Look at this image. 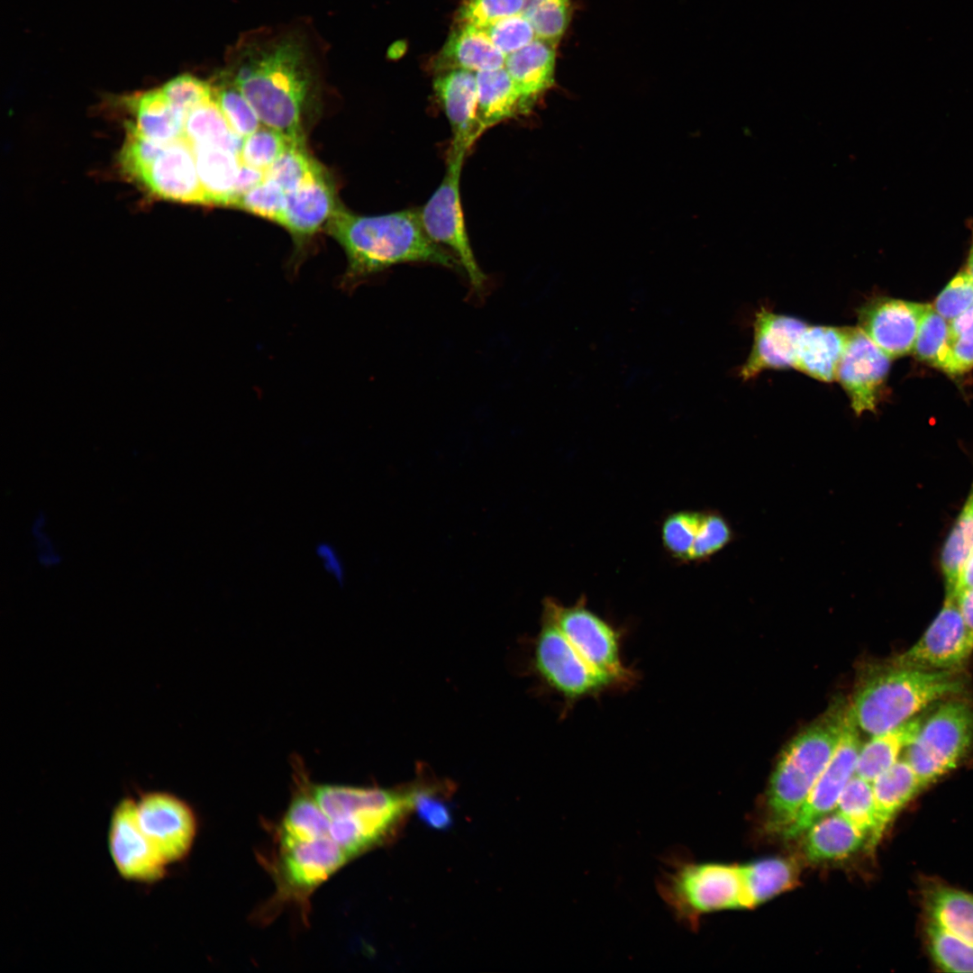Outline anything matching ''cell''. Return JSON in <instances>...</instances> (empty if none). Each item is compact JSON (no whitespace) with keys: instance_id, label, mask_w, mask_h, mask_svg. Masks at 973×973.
Returning a JSON list of instances; mask_svg holds the SVG:
<instances>
[{"instance_id":"obj_25","label":"cell","mask_w":973,"mask_h":973,"mask_svg":"<svg viewBox=\"0 0 973 973\" xmlns=\"http://www.w3.org/2000/svg\"><path fill=\"white\" fill-rule=\"evenodd\" d=\"M851 327L808 325L798 345L795 368L824 383L835 381Z\"/></svg>"},{"instance_id":"obj_57","label":"cell","mask_w":973,"mask_h":973,"mask_svg":"<svg viewBox=\"0 0 973 973\" xmlns=\"http://www.w3.org/2000/svg\"><path fill=\"white\" fill-rule=\"evenodd\" d=\"M968 588H973V551L964 563L958 577L955 588L951 594H956Z\"/></svg>"},{"instance_id":"obj_46","label":"cell","mask_w":973,"mask_h":973,"mask_svg":"<svg viewBox=\"0 0 973 973\" xmlns=\"http://www.w3.org/2000/svg\"><path fill=\"white\" fill-rule=\"evenodd\" d=\"M950 357L945 372L962 374L973 367V305L949 323Z\"/></svg>"},{"instance_id":"obj_42","label":"cell","mask_w":973,"mask_h":973,"mask_svg":"<svg viewBox=\"0 0 973 973\" xmlns=\"http://www.w3.org/2000/svg\"><path fill=\"white\" fill-rule=\"evenodd\" d=\"M294 142L296 141L279 131L263 124L243 138L239 159L241 164L267 172L275 160Z\"/></svg>"},{"instance_id":"obj_47","label":"cell","mask_w":973,"mask_h":973,"mask_svg":"<svg viewBox=\"0 0 973 973\" xmlns=\"http://www.w3.org/2000/svg\"><path fill=\"white\" fill-rule=\"evenodd\" d=\"M524 0H460L458 24L484 29L487 25L522 13Z\"/></svg>"},{"instance_id":"obj_30","label":"cell","mask_w":973,"mask_h":973,"mask_svg":"<svg viewBox=\"0 0 973 973\" xmlns=\"http://www.w3.org/2000/svg\"><path fill=\"white\" fill-rule=\"evenodd\" d=\"M923 718L916 715L893 729L872 735L860 747L855 774L872 783L899 759L901 752L918 732Z\"/></svg>"},{"instance_id":"obj_38","label":"cell","mask_w":973,"mask_h":973,"mask_svg":"<svg viewBox=\"0 0 973 973\" xmlns=\"http://www.w3.org/2000/svg\"><path fill=\"white\" fill-rule=\"evenodd\" d=\"M213 97L231 128L242 138L260 126V120L226 70L220 73L212 85Z\"/></svg>"},{"instance_id":"obj_31","label":"cell","mask_w":973,"mask_h":973,"mask_svg":"<svg viewBox=\"0 0 973 973\" xmlns=\"http://www.w3.org/2000/svg\"><path fill=\"white\" fill-rule=\"evenodd\" d=\"M134 124L146 137L170 142L183 136L186 115L168 101L161 88L149 90L128 100Z\"/></svg>"},{"instance_id":"obj_6","label":"cell","mask_w":973,"mask_h":973,"mask_svg":"<svg viewBox=\"0 0 973 973\" xmlns=\"http://www.w3.org/2000/svg\"><path fill=\"white\" fill-rule=\"evenodd\" d=\"M972 745L973 706L950 697L924 716L904 759L924 787L955 768Z\"/></svg>"},{"instance_id":"obj_54","label":"cell","mask_w":973,"mask_h":973,"mask_svg":"<svg viewBox=\"0 0 973 973\" xmlns=\"http://www.w3.org/2000/svg\"><path fill=\"white\" fill-rule=\"evenodd\" d=\"M314 552L324 572L338 584H343L345 566L335 546L328 541H322L316 545Z\"/></svg>"},{"instance_id":"obj_4","label":"cell","mask_w":973,"mask_h":973,"mask_svg":"<svg viewBox=\"0 0 973 973\" xmlns=\"http://www.w3.org/2000/svg\"><path fill=\"white\" fill-rule=\"evenodd\" d=\"M849 708L835 705L820 721L796 735L783 750L771 776L768 826L781 832L794 819L841 739Z\"/></svg>"},{"instance_id":"obj_39","label":"cell","mask_w":973,"mask_h":973,"mask_svg":"<svg viewBox=\"0 0 973 973\" xmlns=\"http://www.w3.org/2000/svg\"><path fill=\"white\" fill-rule=\"evenodd\" d=\"M914 356L945 370L950 357L949 322L928 304L914 345Z\"/></svg>"},{"instance_id":"obj_48","label":"cell","mask_w":973,"mask_h":973,"mask_svg":"<svg viewBox=\"0 0 973 973\" xmlns=\"http://www.w3.org/2000/svg\"><path fill=\"white\" fill-rule=\"evenodd\" d=\"M483 30L505 56L523 49L537 38L533 26L522 13L500 19Z\"/></svg>"},{"instance_id":"obj_29","label":"cell","mask_w":973,"mask_h":973,"mask_svg":"<svg viewBox=\"0 0 973 973\" xmlns=\"http://www.w3.org/2000/svg\"><path fill=\"white\" fill-rule=\"evenodd\" d=\"M742 908H751L791 888L798 878L796 864L789 859L768 858L740 866Z\"/></svg>"},{"instance_id":"obj_1","label":"cell","mask_w":973,"mask_h":973,"mask_svg":"<svg viewBox=\"0 0 973 973\" xmlns=\"http://www.w3.org/2000/svg\"><path fill=\"white\" fill-rule=\"evenodd\" d=\"M313 58L298 33L253 32L231 50L225 70L262 124L305 143L304 115L315 83Z\"/></svg>"},{"instance_id":"obj_49","label":"cell","mask_w":973,"mask_h":973,"mask_svg":"<svg viewBox=\"0 0 973 973\" xmlns=\"http://www.w3.org/2000/svg\"><path fill=\"white\" fill-rule=\"evenodd\" d=\"M160 88L173 106L185 115L199 105L213 99L212 85L190 74L179 75Z\"/></svg>"},{"instance_id":"obj_8","label":"cell","mask_w":973,"mask_h":973,"mask_svg":"<svg viewBox=\"0 0 973 973\" xmlns=\"http://www.w3.org/2000/svg\"><path fill=\"white\" fill-rule=\"evenodd\" d=\"M542 613L591 666L614 680L623 690L636 683L639 677L635 669L623 659L622 631L588 609L585 598L568 606L547 598Z\"/></svg>"},{"instance_id":"obj_35","label":"cell","mask_w":973,"mask_h":973,"mask_svg":"<svg viewBox=\"0 0 973 973\" xmlns=\"http://www.w3.org/2000/svg\"><path fill=\"white\" fill-rule=\"evenodd\" d=\"M972 551L973 482L966 502L946 538L941 554V567L946 594L953 592L959 572Z\"/></svg>"},{"instance_id":"obj_7","label":"cell","mask_w":973,"mask_h":973,"mask_svg":"<svg viewBox=\"0 0 973 973\" xmlns=\"http://www.w3.org/2000/svg\"><path fill=\"white\" fill-rule=\"evenodd\" d=\"M532 666L541 682L563 699L566 709L582 699L622 690L614 680L591 666L543 613L533 642Z\"/></svg>"},{"instance_id":"obj_23","label":"cell","mask_w":973,"mask_h":973,"mask_svg":"<svg viewBox=\"0 0 973 973\" xmlns=\"http://www.w3.org/2000/svg\"><path fill=\"white\" fill-rule=\"evenodd\" d=\"M556 45L536 38L527 46L506 56L505 68L529 112L534 102L555 79Z\"/></svg>"},{"instance_id":"obj_44","label":"cell","mask_w":973,"mask_h":973,"mask_svg":"<svg viewBox=\"0 0 973 973\" xmlns=\"http://www.w3.org/2000/svg\"><path fill=\"white\" fill-rule=\"evenodd\" d=\"M703 513L679 511L667 516L661 527L663 547L675 559L688 562Z\"/></svg>"},{"instance_id":"obj_58","label":"cell","mask_w":973,"mask_h":973,"mask_svg":"<svg viewBox=\"0 0 973 973\" xmlns=\"http://www.w3.org/2000/svg\"><path fill=\"white\" fill-rule=\"evenodd\" d=\"M970 231H971V241H970V247H969L968 259H967V266H966L965 269L967 270V272L969 274V276L971 277V278L973 280V224H971Z\"/></svg>"},{"instance_id":"obj_19","label":"cell","mask_w":973,"mask_h":973,"mask_svg":"<svg viewBox=\"0 0 973 973\" xmlns=\"http://www.w3.org/2000/svg\"><path fill=\"white\" fill-rule=\"evenodd\" d=\"M411 787L403 791L341 785H313L312 793L331 821L350 815L399 819L410 807Z\"/></svg>"},{"instance_id":"obj_53","label":"cell","mask_w":973,"mask_h":973,"mask_svg":"<svg viewBox=\"0 0 973 973\" xmlns=\"http://www.w3.org/2000/svg\"><path fill=\"white\" fill-rule=\"evenodd\" d=\"M47 527L48 517L44 512L40 511L32 520L30 533L38 564L44 568H53L61 563L62 555Z\"/></svg>"},{"instance_id":"obj_28","label":"cell","mask_w":973,"mask_h":973,"mask_svg":"<svg viewBox=\"0 0 973 973\" xmlns=\"http://www.w3.org/2000/svg\"><path fill=\"white\" fill-rule=\"evenodd\" d=\"M191 145L208 205L229 207L241 164L239 155L219 146Z\"/></svg>"},{"instance_id":"obj_33","label":"cell","mask_w":973,"mask_h":973,"mask_svg":"<svg viewBox=\"0 0 973 973\" xmlns=\"http://www.w3.org/2000/svg\"><path fill=\"white\" fill-rule=\"evenodd\" d=\"M928 923L973 943V894L948 887L930 890L925 900Z\"/></svg>"},{"instance_id":"obj_22","label":"cell","mask_w":973,"mask_h":973,"mask_svg":"<svg viewBox=\"0 0 973 973\" xmlns=\"http://www.w3.org/2000/svg\"><path fill=\"white\" fill-rule=\"evenodd\" d=\"M292 764L296 790L279 828L280 845L330 837L331 820L313 796L302 759L293 757Z\"/></svg>"},{"instance_id":"obj_21","label":"cell","mask_w":973,"mask_h":973,"mask_svg":"<svg viewBox=\"0 0 973 973\" xmlns=\"http://www.w3.org/2000/svg\"><path fill=\"white\" fill-rule=\"evenodd\" d=\"M338 206L334 188L324 173L286 195L278 223L303 243L327 223Z\"/></svg>"},{"instance_id":"obj_27","label":"cell","mask_w":973,"mask_h":973,"mask_svg":"<svg viewBox=\"0 0 973 973\" xmlns=\"http://www.w3.org/2000/svg\"><path fill=\"white\" fill-rule=\"evenodd\" d=\"M804 853L813 862L842 859L867 845V839L838 811L813 823L805 832Z\"/></svg>"},{"instance_id":"obj_36","label":"cell","mask_w":973,"mask_h":973,"mask_svg":"<svg viewBox=\"0 0 973 973\" xmlns=\"http://www.w3.org/2000/svg\"><path fill=\"white\" fill-rule=\"evenodd\" d=\"M867 839L871 850L879 841L872 783L854 774L844 787L837 806Z\"/></svg>"},{"instance_id":"obj_9","label":"cell","mask_w":973,"mask_h":973,"mask_svg":"<svg viewBox=\"0 0 973 973\" xmlns=\"http://www.w3.org/2000/svg\"><path fill=\"white\" fill-rule=\"evenodd\" d=\"M468 150L450 145L444 177L425 205L418 209L422 226L428 237L448 247L460 263L477 293L485 289L486 276L474 256L460 202L459 180Z\"/></svg>"},{"instance_id":"obj_37","label":"cell","mask_w":973,"mask_h":973,"mask_svg":"<svg viewBox=\"0 0 973 973\" xmlns=\"http://www.w3.org/2000/svg\"><path fill=\"white\" fill-rule=\"evenodd\" d=\"M324 173L323 168L306 151L305 143L294 142L267 170V177L287 195Z\"/></svg>"},{"instance_id":"obj_3","label":"cell","mask_w":973,"mask_h":973,"mask_svg":"<svg viewBox=\"0 0 973 973\" xmlns=\"http://www.w3.org/2000/svg\"><path fill=\"white\" fill-rule=\"evenodd\" d=\"M967 687L960 671H929L890 664L868 676L850 706L858 725L869 735L893 729L927 706L954 697Z\"/></svg>"},{"instance_id":"obj_13","label":"cell","mask_w":973,"mask_h":973,"mask_svg":"<svg viewBox=\"0 0 973 973\" xmlns=\"http://www.w3.org/2000/svg\"><path fill=\"white\" fill-rule=\"evenodd\" d=\"M136 812L145 834L169 866L188 856L197 819L187 802L168 792H144L136 799Z\"/></svg>"},{"instance_id":"obj_56","label":"cell","mask_w":973,"mask_h":973,"mask_svg":"<svg viewBox=\"0 0 973 973\" xmlns=\"http://www.w3.org/2000/svg\"><path fill=\"white\" fill-rule=\"evenodd\" d=\"M952 595L956 597L966 627L973 634V588L965 589Z\"/></svg>"},{"instance_id":"obj_2","label":"cell","mask_w":973,"mask_h":973,"mask_svg":"<svg viewBox=\"0 0 973 973\" xmlns=\"http://www.w3.org/2000/svg\"><path fill=\"white\" fill-rule=\"evenodd\" d=\"M325 229L347 257L341 279L345 290L400 263H430L463 272L457 258L425 233L418 209L366 216L339 205Z\"/></svg>"},{"instance_id":"obj_55","label":"cell","mask_w":973,"mask_h":973,"mask_svg":"<svg viewBox=\"0 0 973 973\" xmlns=\"http://www.w3.org/2000/svg\"><path fill=\"white\" fill-rule=\"evenodd\" d=\"M266 177V171L241 164L229 207L235 199L262 183Z\"/></svg>"},{"instance_id":"obj_34","label":"cell","mask_w":973,"mask_h":973,"mask_svg":"<svg viewBox=\"0 0 973 973\" xmlns=\"http://www.w3.org/2000/svg\"><path fill=\"white\" fill-rule=\"evenodd\" d=\"M183 136L193 145L219 146L238 155L243 141L231 128L214 97L187 113Z\"/></svg>"},{"instance_id":"obj_41","label":"cell","mask_w":973,"mask_h":973,"mask_svg":"<svg viewBox=\"0 0 973 973\" xmlns=\"http://www.w3.org/2000/svg\"><path fill=\"white\" fill-rule=\"evenodd\" d=\"M522 14L537 38L557 45L570 22V0H524Z\"/></svg>"},{"instance_id":"obj_51","label":"cell","mask_w":973,"mask_h":973,"mask_svg":"<svg viewBox=\"0 0 973 973\" xmlns=\"http://www.w3.org/2000/svg\"><path fill=\"white\" fill-rule=\"evenodd\" d=\"M432 786L415 785L411 787L410 807L414 808L427 826L436 830H447L453 823V817L448 804L437 796V790Z\"/></svg>"},{"instance_id":"obj_14","label":"cell","mask_w":973,"mask_h":973,"mask_svg":"<svg viewBox=\"0 0 973 973\" xmlns=\"http://www.w3.org/2000/svg\"><path fill=\"white\" fill-rule=\"evenodd\" d=\"M860 747L858 725L849 707L839 744L797 814L780 832L785 839L804 834L837 806L844 787L855 774Z\"/></svg>"},{"instance_id":"obj_26","label":"cell","mask_w":973,"mask_h":973,"mask_svg":"<svg viewBox=\"0 0 973 973\" xmlns=\"http://www.w3.org/2000/svg\"><path fill=\"white\" fill-rule=\"evenodd\" d=\"M476 77L478 137L494 125L528 113L505 67L477 72Z\"/></svg>"},{"instance_id":"obj_16","label":"cell","mask_w":973,"mask_h":973,"mask_svg":"<svg viewBox=\"0 0 973 973\" xmlns=\"http://www.w3.org/2000/svg\"><path fill=\"white\" fill-rule=\"evenodd\" d=\"M928 304L887 296L870 298L857 310L860 328L891 359L913 351Z\"/></svg>"},{"instance_id":"obj_18","label":"cell","mask_w":973,"mask_h":973,"mask_svg":"<svg viewBox=\"0 0 973 973\" xmlns=\"http://www.w3.org/2000/svg\"><path fill=\"white\" fill-rule=\"evenodd\" d=\"M137 182L164 199L208 205L193 147L184 136L170 141Z\"/></svg>"},{"instance_id":"obj_24","label":"cell","mask_w":973,"mask_h":973,"mask_svg":"<svg viewBox=\"0 0 973 973\" xmlns=\"http://www.w3.org/2000/svg\"><path fill=\"white\" fill-rule=\"evenodd\" d=\"M506 56L478 27L458 24L435 59L440 72L465 69L475 73L505 67Z\"/></svg>"},{"instance_id":"obj_11","label":"cell","mask_w":973,"mask_h":973,"mask_svg":"<svg viewBox=\"0 0 973 973\" xmlns=\"http://www.w3.org/2000/svg\"><path fill=\"white\" fill-rule=\"evenodd\" d=\"M107 839L111 859L123 879L154 884L166 877L169 865L142 830L136 799L124 797L115 805Z\"/></svg>"},{"instance_id":"obj_15","label":"cell","mask_w":973,"mask_h":973,"mask_svg":"<svg viewBox=\"0 0 973 973\" xmlns=\"http://www.w3.org/2000/svg\"><path fill=\"white\" fill-rule=\"evenodd\" d=\"M891 359L858 326L850 332L835 380L856 415L875 412L885 390Z\"/></svg>"},{"instance_id":"obj_10","label":"cell","mask_w":973,"mask_h":973,"mask_svg":"<svg viewBox=\"0 0 973 973\" xmlns=\"http://www.w3.org/2000/svg\"><path fill=\"white\" fill-rule=\"evenodd\" d=\"M973 653V634L966 627L954 595L946 594L941 609L921 638L892 664L929 671L961 669Z\"/></svg>"},{"instance_id":"obj_45","label":"cell","mask_w":973,"mask_h":973,"mask_svg":"<svg viewBox=\"0 0 973 973\" xmlns=\"http://www.w3.org/2000/svg\"><path fill=\"white\" fill-rule=\"evenodd\" d=\"M286 204V194L272 179H266L233 201L231 207L279 223Z\"/></svg>"},{"instance_id":"obj_20","label":"cell","mask_w":973,"mask_h":973,"mask_svg":"<svg viewBox=\"0 0 973 973\" xmlns=\"http://www.w3.org/2000/svg\"><path fill=\"white\" fill-rule=\"evenodd\" d=\"M433 89L451 127L450 145L468 150L478 138L476 73L465 69L441 71L434 79Z\"/></svg>"},{"instance_id":"obj_5","label":"cell","mask_w":973,"mask_h":973,"mask_svg":"<svg viewBox=\"0 0 973 973\" xmlns=\"http://www.w3.org/2000/svg\"><path fill=\"white\" fill-rule=\"evenodd\" d=\"M657 890L677 921L691 930L697 929L705 914L742 908L740 866L671 856L657 879Z\"/></svg>"},{"instance_id":"obj_40","label":"cell","mask_w":973,"mask_h":973,"mask_svg":"<svg viewBox=\"0 0 973 973\" xmlns=\"http://www.w3.org/2000/svg\"><path fill=\"white\" fill-rule=\"evenodd\" d=\"M929 950L936 965L946 972L973 973V943L927 924Z\"/></svg>"},{"instance_id":"obj_32","label":"cell","mask_w":973,"mask_h":973,"mask_svg":"<svg viewBox=\"0 0 973 973\" xmlns=\"http://www.w3.org/2000/svg\"><path fill=\"white\" fill-rule=\"evenodd\" d=\"M872 787L880 840L895 816L923 787L910 764L899 759L872 782Z\"/></svg>"},{"instance_id":"obj_50","label":"cell","mask_w":973,"mask_h":973,"mask_svg":"<svg viewBox=\"0 0 973 973\" xmlns=\"http://www.w3.org/2000/svg\"><path fill=\"white\" fill-rule=\"evenodd\" d=\"M731 537V529L721 515L703 513L688 562L701 561L714 555L730 541Z\"/></svg>"},{"instance_id":"obj_12","label":"cell","mask_w":973,"mask_h":973,"mask_svg":"<svg viewBox=\"0 0 973 973\" xmlns=\"http://www.w3.org/2000/svg\"><path fill=\"white\" fill-rule=\"evenodd\" d=\"M276 866L277 902L307 901L309 895L349 859L346 852L331 838L280 845Z\"/></svg>"},{"instance_id":"obj_43","label":"cell","mask_w":973,"mask_h":973,"mask_svg":"<svg viewBox=\"0 0 973 973\" xmlns=\"http://www.w3.org/2000/svg\"><path fill=\"white\" fill-rule=\"evenodd\" d=\"M125 132V139L118 157L119 166L124 175L138 181L169 142H160L146 137L133 122H126Z\"/></svg>"},{"instance_id":"obj_17","label":"cell","mask_w":973,"mask_h":973,"mask_svg":"<svg viewBox=\"0 0 973 973\" xmlns=\"http://www.w3.org/2000/svg\"><path fill=\"white\" fill-rule=\"evenodd\" d=\"M808 325L762 306L756 312L752 347L739 376L749 380L764 370L795 368L800 339Z\"/></svg>"},{"instance_id":"obj_52","label":"cell","mask_w":973,"mask_h":973,"mask_svg":"<svg viewBox=\"0 0 973 973\" xmlns=\"http://www.w3.org/2000/svg\"><path fill=\"white\" fill-rule=\"evenodd\" d=\"M973 305V280L966 269L959 271L941 292L932 305L949 323Z\"/></svg>"}]
</instances>
